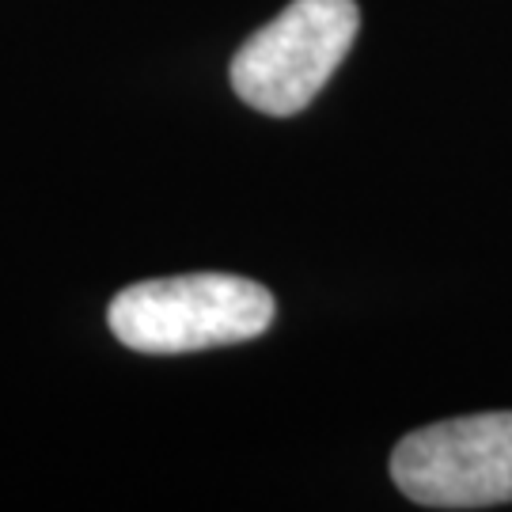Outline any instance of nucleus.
I'll use <instances>...</instances> for the list:
<instances>
[{
	"label": "nucleus",
	"mask_w": 512,
	"mask_h": 512,
	"mask_svg": "<svg viewBox=\"0 0 512 512\" xmlns=\"http://www.w3.org/2000/svg\"><path fill=\"white\" fill-rule=\"evenodd\" d=\"M266 285L236 274H183L137 281L110 300V334L137 353H198L251 342L274 327Z\"/></svg>",
	"instance_id": "nucleus-1"
},
{
	"label": "nucleus",
	"mask_w": 512,
	"mask_h": 512,
	"mask_svg": "<svg viewBox=\"0 0 512 512\" xmlns=\"http://www.w3.org/2000/svg\"><path fill=\"white\" fill-rule=\"evenodd\" d=\"M361 31L353 0H293L232 57V92L247 107L289 118L327 88Z\"/></svg>",
	"instance_id": "nucleus-2"
},
{
	"label": "nucleus",
	"mask_w": 512,
	"mask_h": 512,
	"mask_svg": "<svg viewBox=\"0 0 512 512\" xmlns=\"http://www.w3.org/2000/svg\"><path fill=\"white\" fill-rule=\"evenodd\" d=\"M391 478L425 509H490L512 501V410L414 429L391 452Z\"/></svg>",
	"instance_id": "nucleus-3"
}]
</instances>
